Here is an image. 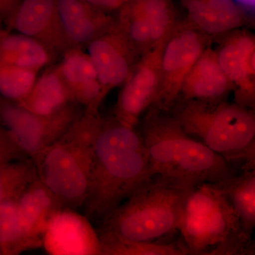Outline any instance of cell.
I'll return each instance as SVG.
<instances>
[{
	"label": "cell",
	"mask_w": 255,
	"mask_h": 255,
	"mask_svg": "<svg viewBox=\"0 0 255 255\" xmlns=\"http://www.w3.org/2000/svg\"><path fill=\"white\" fill-rule=\"evenodd\" d=\"M233 85L220 66L216 50L208 46L183 82L181 100H226Z\"/></svg>",
	"instance_id": "cell-16"
},
{
	"label": "cell",
	"mask_w": 255,
	"mask_h": 255,
	"mask_svg": "<svg viewBox=\"0 0 255 255\" xmlns=\"http://www.w3.org/2000/svg\"><path fill=\"white\" fill-rule=\"evenodd\" d=\"M38 178L36 164L31 157L0 164V204L17 200L25 189Z\"/></svg>",
	"instance_id": "cell-24"
},
{
	"label": "cell",
	"mask_w": 255,
	"mask_h": 255,
	"mask_svg": "<svg viewBox=\"0 0 255 255\" xmlns=\"http://www.w3.org/2000/svg\"><path fill=\"white\" fill-rule=\"evenodd\" d=\"M41 239L49 255H101L95 226L75 210L62 208L52 215Z\"/></svg>",
	"instance_id": "cell-12"
},
{
	"label": "cell",
	"mask_w": 255,
	"mask_h": 255,
	"mask_svg": "<svg viewBox=\"0 0 255 255\" xmlns=\"http://www.w3.org/2000/svg\"><path fill=\"white\" fill-rule=\"evenodd\" d=\"M85 107L73 102L53 115H37L0 96V124L26 155L34 159L56 141L83 114Z\"/></svg>",
	"instance_id": "cell-7"
},
{
	"label": "cell",
	"mask_w": 255,
	"mask_h": 255,
	"mask_svg": "<svg viewBox=\"0 0 255 255\" xmlns=\"http://www.w3.org/2000/svg\"><path fill=\"white\" fill-rule=\"evenodd\" d=\"M42 247V240L28 236L21 226L16 201L0 204V255H18Z\"/></svg>",
	"instance_id": "cell-23"
},
{
	"label": "cell",
	"mask_w": 255,
	"mask_h": 255,
	"mask_svg": "<svg viewBox=\"0 0 255 255\" xmlns=\"http://www.w3.org/2000/svg\"><path fill=\"white\" fill-rule=\"evenodd\" d=\"M51 53L41 42L21 33H0V63L38 71L49 63Z\"/></svg>",
	"instance_id": "cell-22"
},
{
	"label": "cell",
	"mask_w": 255,
	"mask_h": 255,
	"mask_svg": "<svg viewBox=\"0 0 255 255\" xmlns=\"http://www.w3.org/2000/svg\"><path fill=\"white\" fill-rule=\"evenodd\" d=\"M171 110L188 135L241 172L255 169L254 110L226 100H181Z\"/></svg>",
	"instance_id": "cell-3"
},
{
	"label": "cell",
	"mask_w": 255,
	"mask_h": 255,
	"mask_svg": "<svg viewBox=\"0 0 255 255\" xmlns=\"http://www.w3.org/2000/svg\"><path fill=\"white\" fill-rule=\"evenodd\" d=\"M102 118L98 110L85 109L61 137L33 159L38 179L63 208L81 209L86 199Z\"/></svg>",
	"instance_id": "cell-4"
},
{
	"label": "cell",
	"mask_w": 255,
	"mask_h": 255,
	"mask_svg": "<svg viewBox=\"0 0 255 255\" xmlns=\"http://www.w3.org/2000/svg\"><path fill=\"white\" fill-rule=\"evenodd\" d=\"M38 71L0 63V96L18 103L33 88Z\"/></svg>",
	"instance_id": "cell-26"
},
{
	"label": "cell",
	"mask_w": 255,
	"mask_h": 255,
	"mask_svg": "<svg viewBox=\"0 0 255 255\" xmlns=\"http://www.w3.org/2000/svg\"><path fill=\"white\" fill-rule=\"evenodd\" d=\"M74 101L58 69L46 72L37 79L28 95L18 105L37 115H53Z\"/></svg>",
	"instance_id": "cell-20"
},
{
	"label": "cell",
	"mask_w": 255,
	"mask_h": 255,
	"mask_svg": "<svg viewBox=\"0 0 255 255\" xmlns=\"http://www.w3.org/2000/svg\"><path fill=\"white\" fill-rule=\"evenodd\" d=\"M140 133L152 179L189 189L214 184L241 171L202 142L188 135L169 112L151 106Z\"/></svg>",
	"instance_id": "cell-2"
},
{
	"label": "cell",
	"mask_w": 255,
	"mask_h": 255,
	"mask_svg": "<svg viewBox=\"0 0 255 255\" xmlns=\"http://www.w3.org/2000/svg\"><path fill=\"white\" fill-rule=\"evenodd\" d=\"M230 33L216 50L220 66L232 84L234 103L254 110L255 36L239 29Z\"/></svg>",
	"instance_id": "cell-11"
},
{
	"label": "cell",
	"mask_w": 255,
	"mask_h": 255,
	"mask_svg": "<svg viewBox=\"0 0 255 255\" xmlns=\"http://www.w3.org/2000/svg\"><path fill=\"white\" fill-rule=\"evenodd\" d=\"M187 22L207 36L236 31L247 23L244 11L234 0H181Z\"/></svg>",
	"instance_id": "cell-17"
},
{
	"label": "cell",
	"mask_w": 255,
	"mask_h": 255,
	"mask_svg": "<svg viewBox=\"0 0 255 255\" xmlns=\"http://www.w3.org/2000/svg\"><path fill=\"white\" fill-rule=\"evenodd\" d=\"M9 23L18 33L41 42L50 50L70 46L60 26L55 0H22Z\"/></svg>",
	"instance_id": "cell-14"
},
{
	"label": "cell",
	"mask_w": 255,
	"mask_h": 255,
	"mask_svg": "<svg viewBox=\"0 0 255 255\" xmlns=\"http://www.w3.org/2000/svg\"><path fill=\"white\" fill-rule=\"evenodd\" d=\"M29 157L16 143L9 131L0 124V164Z\"/></svg>",
	"instance_id": "cell-27"
},
{
	"label": "cell",
	"mask_w": 255,
	"mask_h": 255,
	"mask_svg": "<svg viewBox=\"0 0 255 255\" xmlns=\"http://www.w3.org/2000/svg\"><path fill=\"white\" fill-rule=\"evenodd\" d=\"M87 52L105 96L123 85L139 56L117 23L87 43Z\"/></svg>",
	"instance_id": "cell-13"
},
{
	"label": "cell",
	"mask_w": 255,
	"mask_h": 255,
	"mask_svg": "<svg viewBox=\"0 0 255 255\" xmlns=\"http://www.w3.org/2000/svg\"><path fill=\"white\" fill-rule=\"evenodd\" d=\"M237 1L246 6H253L255 4V0H237Z\"/></svg>",
	"instance_id": "cell-30"
},
{
	"label": "cell",
	"mask_w": 255,
	"mask_h": 255,
	"mask_svg": "<svg viewBox=\"0 0 255 255\" xmlns=\"http://www.w3.org/2000/svg\"><path fill=\"white\" fill-rule=\"evenodd\" d=\"M0 2L6 11L8 16V22H9L10 18L12 16L13 13L18 5L17 0H0Z\"/></svg>",
	"instance_id": "cell-29"
},
{
	"label": "cell",
	"mask_w": 255,
	"mask_h": 255,
	"mask_svg": "<svg viewBox=\"0 0 255 255\" xmlns=\"http://www.w3.org/2000/svg\"><path fill=\"white\" fill-rule=\"evenodd\" d=\"M209 37L186 21L169 33L160 62V85L154 107L169 112L179 100L183 82L208 47Z\"/></svg>",
	"instance_id": "cell-8"
},
{
	"label": "cell",
	"mask_w": 255,
	"mask_h": 255,
	"mask_svg": "<svg viewBox=\"0 0 255 255\" xmlns=\"http://www.w3.org/2000/svg\"><path fill=\"white\" fill-rule=\"evenodd\" d=\"M87 3L104 11L121 9L129 0H84Z\"/></svg>",
	"instance_id": "cell-28"
},
{
	"label": "cell",
	"mask_w": 255,
	"mask_h": 255,
	"mask_svg": "<svg viewBox=\"0 0 255 255\" xmlns=\"http://www.w3.org/2000/svg\"><path fill=\"white\" fill-rule=\"evenodd\" d=\"M60 26L69 46L87 44L114 26L111 16L84 0H55Z\"/></svg>",
	"instance_id": "cell-15"
},
{
	"label": "cell",
	"mask_w": 255,
	"mask_h": 255,
	"mask_svg": "<svg viewBox=\"0 0 255 255\" xmlns=\"http://www.w3.org/2000/svg\"><path fill=\"white\" fill-rule=\"evenodd\" d=\"M63 206L53 192L36 179L16 200L18 219L28 236L41 239L50 216Z\"/></svg>",
	"instance_id": "cell-19"
},
{
	"label": "cell",
	"mask_w": 255,
	"mask_h": 255,
	"mask_svg": "<svg viewBox=\"0 0 255 255\" xmlns=\"http://www.w3.org/2000/svg\"><path fill=\"white\" fill-rule=\"evenodd\" d=\"M188 190L150 179L95 226L100 243L159 242L179 233Z\"/></svg>",
	"instance_id": "cell-6"
},
{
	"label": "cell",
	"mask_w": 255,
	"mask_h": 255,
	"mask_svg": "<svg viewBox=\"0 0 255 255\" xmlns=\"http://www.w3.org/2000/svg\"><path fill=\"white\" fill-rule=\"evenodd\" d=\"M1 20L0 19V33H1V32H2V31H1Z\"/></svg>",
	"instance_id": "cell-31"
},
{
	"label": "cell",
	"mask_w": 255,
	"mask_h": 255,
	"mask_svg": "<svg viewBox=\"0 0 255 255\" xmlns=\"http://www.w3.org/2000/svg\"><path fill=\"white\" fill-rule=\"evenodd\" d=\"M179 233L189 255H255V242L247 236L228 198L213 184L187 191Z\"/></svg>",
	"instance_id": "cell-5"
},
{
	"label": "cell",
	"mask_w": 255,
	"mask_h": 255,
	"mask_svg": "<svg viewBox=\"0 0 255 255\" xmlns=\"http://www.w3.org/2000/svg\"><path fill=\"white\" fill-rule=\"evenodd\" d=\"M213 184L228 198L243 231L252 238L255 226V169L242 171Z\"/></svg>",
	"instance_id": "cell-21"
},
{
	"label": "cell",
	"mask_w": 255,
	"mask_h": 255,
	"mask_svg": "<svg viewBox=\"0 0 255 255\" xmlns=\"http://www.w3.org/2000/svg\"><path fill=\"white\" fill-rule=\"evenodd\" d=\"M167 37L140 57L123 84L114 117L125 125L136 127L144 112L155 104L160 85L161 56Z\"/></svg>",
	"instance_id": "cell-10"
},
{
	"label": "cell",
	"mask_w": 255,
	"mask_h": 255,
	"mask_svg": "<svg viewBox=\"0 0 255 255\" xmlns=\"http://www.w3.org/2000/svg\"><path fill=\"white\" fill-rule=\"evenodd\" d=\"M120 10L116 23L139 56L164 39L177 23L170 0H129Z\"/></svg>",
	"instance_id": "cell-9"
},
{
	"label": "cell",
	"mask_w": 255,
	"mask_h": 255,
	"mask_svg": "<svg viewBox=\"0 0 255 255\" xmlns=\"http://www.w3.org/2000/svg\"><path fill=\"white\" fill-rule=\"evenodd\" d=\"M101 244V255H187L182 241L162 243L112 241Z\"/></svg>",
	"instance_id": "cell-25"
},
{
	"label": "cell",
	"mask_w": 255,
	"mask_h": 255,
	"mask_svg": "<svg viewBox=\"0 0 255 255\" xmlns=\"http://www.w3.org/2000/svg\"><path fill=\"white\" fill-rule=\"evenodd\" d=\"M152 179L140 131L115 117H102L94 145L90 187L82 214L97 226Z\"/></svg>",
	"instance_id": "cell-1"
},
{
	"label": "cell",
	"mask_w": 255,
	"mask_h": 255,
	"mask_svg": "<svg viewBox=\"0 0 255 255\" xmlns=\"http://www.w3.org/2000/svg\"><path fill=\"white\" fill-rule=\"evenodd\" d=\"M74 102L85 109L98 110L105 95L89 55L70 50L58 68Z\"/></svg>",
	"instance_id": "cell-18"
}]
</instances>
